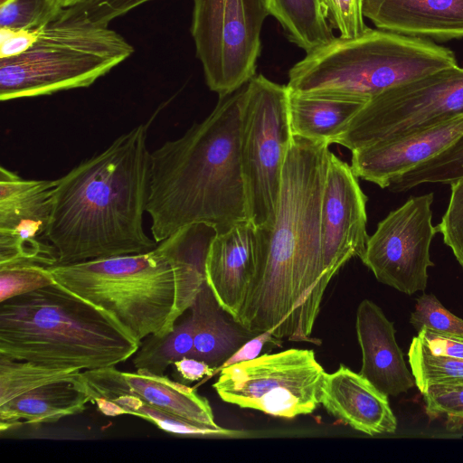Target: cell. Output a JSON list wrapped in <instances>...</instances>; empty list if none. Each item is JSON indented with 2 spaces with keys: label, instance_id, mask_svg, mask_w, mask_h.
Segmentation results:
<instances>
[{
  "label": "cell",
  "instance_id": "6da1fadb",
  "mask_svg": "<svg viewBox=\"0 0 463 463\" xmlns=\"http://www.w3.org/2000/svg\"><path fill=\"white\" fill-rule=\"evenodd\" d=\"M329 144L293 135L275 222L257 228L258 267L236 323L251 334L320 345L311 336L323 282L321 204Z\"/></svg>",
  "mask_w": 463,
  "mask_h": 463
},
{
  "label": "cell",
  "instance_id": "7a4b0ae2",
  "mask_svg": "<svg viewBox=\"0 0 463 463\" xmlns=\"http://www.w3.org/2000/svg\"><path fill=\"white\" fill-rule=\"evenodd\" d=\"M147 128L136 126L56 179L47 240L57 264L156 247L143 227L150 184Z\"/></svg>",
  "mask_w": 463,
  "mask_h": 463
},
{
  "label": "cell",
  "instance_id": "3957f363",
  "mask_svg": "<svg viewBox=\"0 0 463 463\" xmlns=\"http://www.w3.org/2000/svg\"><path fill=\"white\" fill-rule=\"evenodd\" d=\"M244 86L220 98L182 137L151 152L146 213L156 243L192 223L220 232L249 220L240 156Z\"/></svg>",
  "mask_w": 463,
  "mask_h": 463
},
{
  "label": "cell",
  "instance_id": "277c9868",
  "mask_svg": "<svg viewBox=\"0 0 463 463\" xmlns=\"http://www.w3.org/2000/svg\"><path fill=\"white\" fill-rule=\"evenodd\" d=\"M140 345L113 314L56 281L0 302V356L90 371L124 363Z\"/></svg>",
  "mask_w": 463,
  "mask_h": 463
},
{
  "label": "cell",
  "instance_id": "5b68a950",
  "mask_svg": "<svg viewBox=\"0 0 463 463\" xmlns=\"http://www.w3.org/2000/svg\"><path fill=\"white\" fill-rule=\"evenodd\" d=\"M456 65L454 53L446 47L369 28L354 38L335 37L307 53L288 71L287 86L302 95L367 102L392 88Z\"/></svg>",
  "mask_w": 463,
  "mask_h": 463
},
{
  "label": "cell",
  "instance_id": "8992f818",
  "mask_svg": "<svg viewBox=\"0 0 463 463\" xmlns=\"http://www.w3.org/2000/svg\"><path fill=\"white\" fill-rule=\"evenodd\" d=\"M133 52L109 26L58 17L37 29L35 42L24 53L0 59V99L87 88Z\"/></svg>",
  "mask_w": 463,
  "mask_h": 463
},
{
  "label": "cell",
  "instance_id": "52a82bcc",
  "mask_svg": "<svg viewBox=\"0 0 463 463\" xmlns=\"http://www.w3.org/2000/svg\"><path fill=\"white\" fill-rule=\"evenodd\" d=\"M48 270L60 285L113 314L140 341L160 336L175 303L172 268L156 249L55 264Z\"/></svg>",
  "mask_w": 463,
  "mask_h": 463
},
{
  "label": "cell",
  "instance_id": "ba28073f",
  "mask_svg": "<svg viewBox=\"0 0 463 463\" xmlns=\"http://www.w3.org/2000/svg\"><path fill=\"white\" fill-rule=\"evenodd\" d=\"M288 89L262 74L244 86L240 156L249 220L257 228L275 222L282 172L293 137Z\"/></svg>",
  "mask_w": 463,
  "mask_h": 463
},
{
  "label": "cell",
  "instance_id": "9c48e42d",
  "mask_svg": "<svg viewBox=\"0 0 463 463\" xmlns=\"http://www.w3.org/2000/svg\"><path fill=\"white\" fill-rule=\"evenodd\" d=\"M463 115V68L440 70L369 99L334 144L351 152L434 128Z\"/></svg>",
  "mask_w": 463,
  "mask_h": 463
},
{
  "label": "cell",
  "instance_id": "30bf717a",
  "mask_svg": "<svg viewBox=\"0 0 463 463\" xmlns=\"http://www.w3.org/2000/svg\"><path fill=\"white\" fill-rule=\"evenodd\" d=\"M265 0H193L191 34L206 85L220 98L256 74Z\"/></svg>",
  "mask_w": 463,
  "mask_h": 463
},
{
  "label": "cell",
  "instance_id": "8fae6325",
  "mask_svg": "<svg viewBox=\"0 0 463 463\" xmlns=\"http://www.w3.org/2000/svg\"><path fill=\"white\" fill-rule=\"evenodd\" d=\"M326 373L313 350L291 348L226 366L213 387L225 402L292 419L320 404Z\"/></svg>",
  "mask_w": 463,
  "mask_h": 463
},
{
  "label": "cell",
  "instance_id": "7c38bea8",
  "mask_svg": "<svg viewBox=\"0 0 463 463\" xmlns=\"http://www.w3.org/2000/svg\"><path fill=\"white\" fill-rule=\"evenodd\" d=\"M433 193L411 196L381 221L369 237L363 263L378 281L407 295L424 290L428 269L434 266L430 247L437 233L432 225Z\"/></svg>",
  "mask_w": 463,
  "mask_h": 463
},
{
  "label": "cell",
  "instance_id": "4fadbf2b",
  "mask_svg": "<svg viewBox=\"0 0 463 463\" xmlns=\"http://www.w3.org/2000/svg\"><path fill=\"white\" fill-rule=\"evenodd\" d=\"M90 402L82 372L0 356V430L54 423Z\"/></svg>",
  "mask_w": 463,
  "mask_h": 463
},
{
  "label": "cell",
  "instance_id": "5bb4252c",
  "mask_svg": "<svg viewBox=\"0 0 463 463\" xmlns=\"http://www.w3.org/2000/svg\"><path fill=\"white\" fill-rule=\"evenodd\" d=\"M56 180L24 179L0 167V264H57L47 239Z\"/></svg>",
  "mask_w": 463,
  "mask_h": 463
},
{
  "label": "cell",
  "instance_id": "9a60e30c",
  "mask_svg": "<svg viewBox=\"0 0 463 463\" xmlns=\"http://www.w3.org/2000/svg\"><path fill=\"white\" fill-rule=\"evenodd\" d=\"M367 197L351 165L330 151L321 204L323 282L326 287L353 257L364 256Z\"/></svg>",
  "mask_w": 463,
  "mask_h": 463
},
{
  "label": "cell",
  "instance_id": "2e32d148",
  "mask_svg": "<svg viewBox=\"0 0 463 463\" xmlns=\"http://www.w3.org/2000/svg\"><path fill=\"white\" fill-rule=\"evenodd\" d=\"M90 397L128 393L148 406L195 425L222 428L215 420L207 399L185 384L166 375L142 372H121L114 367L82 372Z\"/></svg>",
  "mask_w": 463,
  "mask_h": 463
},
{
  "label": "cell",
  "instance_id": "e0dca14e",
  "mask_svg": "<svg viewBox=\"0 0 463 463\" xmlns=\"http://www.w3.org/2000/svg\"><path fill=\"white\" fill-rule=\"evenodd\" d=\"M255 225L242 221L217 232L206 257V283L222 307L234 322L243 307L258 267Z\"/></svg>",
  "mask_w": 463,
  "mask_h": 463
},
{
  "label": "cell",
  "instance_id": "ac0fdd59",
  "mask_svg": "<svg viewBox=\"0 0 463 463\" xmlns=\"http://www.w3.org/2000/svg\"><path fill=\"white\" fill-rule=\"evenodd\" d=\"M463 133V115L420 132L376 143L352 152L351 168L356 177L381 188L436 156Z\"/></svg>",
  "mask_w": 463,
  "mask_h": 463
},
{
  "label": "cell",
  "instance_id": "d6986e66",
  "mask_svg": "<svg viewBox=\"0 0 463 463\" xmlns=\"http://www.w3.org/2000/svg\"><path fill=\"white\" fill-rule=\"evenodd\" d=\"M355 329L362 351L359 373L387 396L411 389L415 381L396 342L393 323L375 303L364 299L359 304Z\"/></svg>",
  "mask_w": 463,
  "mask_h": 463
},
{
  "label": "cell",
  "instance_id": "ffe728a7",
  "mask_svg": "<svg viewBox=\"0 0 463 463\" xmlns=\"http://www.w3.org/2000/svg\"><path fill=\"white\" fill-rule=\"evenodd\" d=\"M320 404L335 418L370 436L392 434L397 429L388 396L344 364L326 373Z\"/></svg>",
  "mask_w": 463,
  "mask_h": 463
},
{
  "label": "cell",
  "instance_id": "44dd1931",
  "mask_svg": "<svg viewBox=\"0 0 463 463\" xmlns=\"http://www.w3.org/2000/svg\"><path fill=\"white\" fill-rule=\"evenodd\" d=\"M364 15L381 30L439 41L463 38V0H376Z\"/></svg>",
  "mask_w": 463,
  "mask_h": 463
},
{
  "label": "cell",
  "instance_id": "7402d4cb",
  "mask_svg": "<svg viewBox=\"0 0 463 463\" xmlns=\"http://www.w3.org/2000/svg\"><path fill=\"white\" fill-rule=\"evenodd\" d=\"M216 234L215 226L197 222L180 228L157 243L156 249L172 268L175 287L174 308L160 336L174 330L176 320L191 308L206 282V257Z\"/></svg>",
  "mask_w": 463,
  "mask_h": 463
},
{
  "label": "cell",
  "instance_id": "603a6c76",
  "mask_svg": "<svg viewBox=\"0 0 463 463\" xmlns=\"http://www.w3.org/2000/svg\"><path fill=\"white\" fill-rule=\"evenodd\" d=\"M365 103L348 98L302 95L288 90V108L292 133L334 144Z\"/></svg>",
  "mask_w": 463,
  "mask_h": 463
},
{
  "label": "cell",
  "instance_id": "cb8c5ba5",
  "mask_svg": "<svg viewBox=\"0 0 463 463\" xmlns=\"http://www.w3.org/2000/svg\"><path fill=\"white\" fill-rule=\"evenodd\" d=\"M190 309L194 323L191 356L217 370L243 344V336L224 318L206 282Z\"/></svg>",
  "mask_w": 463,
  "mask_h": 463
},
{
  "label": "cell",
  "instance_id": "d4e9b609",
  "mask_svg": "<svg viewBox=\"0 0 463 463\" xmlns=\"http://www.w3.org/2000/svg\"><path fill=\"white\" fill-rule=\"evenodd\" d=\"M286 38L307 53L334 40L323 0H265Z\"/></svg>",
  "mask_w": 463,
  "mask_h": 463
},
{
  "label": "cell",
  "instance_id": "484cf974",
  "mask_svg": "<svg viewBox=\"0 0 463 463\" xmlns=\"http://www.w3.org/2000/svg\"><path fill=\"white\" fill-rule=\"evenodd\" d=\"M90 402L107 416L129 414L150 421L160 430L174 435L213 437L236 436L239 431L225 428L213 429L199 426L182 420L170 413L157 410L141 402L138 398L128 394H105L91 396Z\"/></svg>",
  "mask_w": 463,
  "mask_h": 463
},
{
  "label": "cell",
  "instance_id": "4316f807",
  "mask_svg": "<svg viewBox=\"0 0 463 463\" xmlns=\"http://www.w3.org/2000/svg\"><path fill=\"white\" fill-rule=\"evenodd\" d=\"M135 353L132 360L137 372L164 375L175 361L191 356L194 349V323L190 315L164 336L151 335Z\"/></svg>",
  "mask_w": 463,
  "mask_h": 463
},
{
  "label": "cell",
  "instance_id": "83f0119b",
  "mask_svg": "<svg viewBox=\"0 0 463 463\" xmlns=\"http://www.w3.org/2000/svg\"><path fill=\"white\" fill-rule=\"evenodd\" d=\"M408 358L421 393L430 386L463 383V359L432 353L418 335L411 343Z\"/></svg>",
  "mask_w": 463,
  "mask_h": 463
},
{
  "label": "cell",
  "instance_id": "f1b7e54d",
  "mask_svg": "<svg viewBox=\"0 0 463 463\" xmlns=\"http://www.w3.org/2000/svg\"><path fill=\"white\" fill-rule=\"evenodd\" d=\"M463 177V133L444 151L394 177L389 188L405 192L425 183L450 184Z\"/></svg>",
  "mask_w": 463,
  "mask_h": 463
},
{
  "label": "cell",
  "instance_id": "f546056e",
  "mask_svg": "<svg viewBox=\"0 0 463 463\" xmlns=\"http://www.w3.org/2000/svg\"><path fill=\"white\" fill-rule=\"evenodd\" d=\"M55 0H11L0 5V28L36 30L61 14Z\"/></svg>",
  "mask_w": 463,
  "mask_h": 463
},
{
  "label": "cell",
  "instance_id": "4dcf8cb0",
  "mask_svg": "<svg viewBox=\"0 0 463 463\" xmlns=\"http://www.w3.org/2000/svg\"><path fill=\"white\" fill-rule=\"evenodd\" d=\"M48 267L13 262L0 265V302L54 283Z\"/></svg>",
  "mask_w": 463,
  "mask_h": 463
},
{
  "label": "cell",
  "instance_id": "1f68e13d",
  "mask_svg": "<svg viewBox=\"0 0 463 463\" xmlns=\"http://www.w3.org/2000/svg\"><path fill=\"white\" fill-rule=\"evenodd\" d=\"M422 395L430 419H442L449 430H463V383L430 386Z\"/></svg>",
  "mask_w": 463,
  "mask_h": 463
},
{
  "label": "cell",
  "instance_id": "d6a6232c",
  "mask_svg": "<svg viewBox=\"0 0 463 463\" xmlns=\"http://www.w3.org/2000/svg\"><path fill=\"white\" fill-rule=\"evenodd\" d=\"M410 322L417 331L428 328L439 333L463 335V319L453 315L432 294H423L417 299Z\"/></svg>",
  "mask_w": 463,
  "mask_h": 463
},
{
  "label": "cell",
  "instance_id": "836d02e7",
  "mask_svg": "<svg viewBox=\"0 0 463 463\" xmlns=\"http://www.w3.org/2000/svg\"><path fill=\"white\" fill-rule=\"evenodd\" d=\"M154 0H85L63 9L59 17L80 20L101 26H109L114 19Z\"/></svg>",
  "mask_w": 463,
  "mask_h": 463
},
{
  "label": "cell",
  "instance_id": "e575fe53",
  "mask_svg": "<svg viewBox=\"0 0 463 463\" xmlns=\"http://www.w3.org/2000/svg\"><path fill=\"white\" fill-rule=\"evenodd\" d=\"M448 208L436 226L458 263L463 267V177L451 182Z\"/></svg>",
  "mask_w": 463,
  "mask_h": 463
},
{
  "label": "cell",
  "instance_id": "d590c367",
  "mask_svg": "<svg viewBox=\"0 0 463 463\" xmlns=\"http://www.w3.org/2000/svg\"><path fill=\"white\" fill-rule=\"evenodd\" d=\"M326 18L341 38H354L369 27L364 22V0H323Z\"/></svg>",
  "mask_w": 463,
  "mask_h": 463
},
{
  "label": "cell",
  "instance_id": "8d00e7d4",
  "mask_svg": "<svg viewBox=\"0 0 463 463\" xmlns=\"http://www.w3.org/2000/svg\"><path fill=\"white\" fill-rule=\"evenodd\" d=\"M418 336L432 353L463 359V335L421 328L418 331Z\"/></svg>",
  "mask_w": 463,
  "mask_h": 463
},
{
  "label": "cell",
  "instance_id": "74e56055",
  "mask_svg": "<svg viewBox=\"0 0 463 463\" xmlns=\"http://www.w3.org/2000/svg\"><path fill=\"white\" fill-rule=\"evenodd\" d=\"M37 38L36 30L0 28V59L20 55L27 51Z\"/></svg>",
  "mask_w": 463,
  "mask_h": 463
},
{
  "label": "cell",
  "instance_id": "f35d334b",
  "mask_svg": "<svg viewBox=\"0 0 463 463\" xmlns=\"http://www.w3.org/2000/svg\"><path fill=\"white\" fill-rule=\"evenodd\" d=\"M274 340L278 339L269 331L258 334L252 339L243 343L217 370L258 357L264 345Z\"/></svg>",
  "mask_w": 463,
  "mask_h": 463
},
{
  "label": "cell",
  "instance_id": "ab89813d",
  "mask_svg": "<svg viewBox=\"0 0 463 463\" xmlns=\"http://www.w3.org/2000/svg\"><path fill=\"white\" fill-rule=\"evenodd\" d=\"M173 365L179 375L187 382H195L205 376H213L216 370L207 363L192 356H184L175 361Z\"/></svg>",
  "mask_w": 463,
  "mask_h": 463
},
{
  "label": "cell",
  "instance_id": "60d3db41",
  "mask_svg": "<svg viewBox=\"0 0 463 463\" xmlns=\"http://www.w3.org/2000/svg\"><path fill=\"white\" fill-rule=\"evenodd\" d=\"M57 4L63 9L75 6L85 0H55Z\"/></svg>",
  "mask_w": 463,
  "mask_h": 463
},
{
  "label": "cell",
  "instance_id": "b9f144b4",
  "mask_svg": "<svg viewBox=\"0 0 463 463\" xmlns=\"http://www.w3.org/2000/svg\"><path fill=\"white\" fill-rule=\"evenodd\" d=\"M11 0H0V5H3L8 2H10Z\"/></svg>",
  "mask_w": 463,
  "mask_h": 463
},
{
  "label": "cell",
  "instance_id": "7bdbcfd3",
  "mask_svg": "<svg viewBox=\"0 0 463 463\" xmlns=\"http://www.w3.org/2000/svg\"><path fill=\"white\" fill-rule=\"evenodd\" d=\"M373 1H376V0H364V3L373 2Z\"/></svg>",
  "mask_w": 463,
  "mask_h": 463
}]
</instances>
